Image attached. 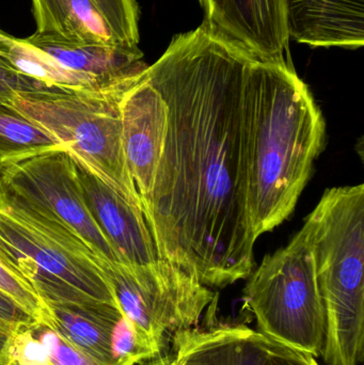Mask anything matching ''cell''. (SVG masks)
I'll return each instance as SVG.
<instances>
[{
    "label": "cell",
    "instance_id": "1",
    "mask_svg": "<svg viewBox=\"0 0 364 365\" xmlns=\"http://www.w3.org/2000/svg\"><path fill=\"white\" fill-rule=\"evenodd\" d=\"M254 59L201 25L175 36L145 72L167 124L142 214L160 259L207 287L254 270L244 93Z\"/></svg>",
    "mask_w": 364,
    "mask_h": 365
},
{
    "label": "cell",
    "instance_id": "2",
    "mask_svg": "<svg viewBox=\"0 0 364 365\" xmlns=\"http://www.w3.org/2000/svg\"><path fill=\"white\" fill-rule=\"evenodd\" d=\"M244 111L248 210L256 240L292 214L324 148L326 125L286 59L254 60Z\"/></svg>",
    "mask_w": 364,
    "mask_h": 365
},
{
    "label": "cell",
    "instance_id": "3",
    "mask_svg": "<svg viewBox=\"0 0 364 365\" xmlns=\"http://www.w3.org/2000/svg\"><path fill=\"white\" fill-rule=\"evenodd\" d=\"M324 306L327 365L364 353V185L327 189L303 225Z\"/></svg>",
    "mask_w": 364,
    "mask_h": 365
},
{
    "label": "cell",
    "instance_id": "4",
    "mask_svg": "<svg viewBox=\"0 0 364 365\" xmlns=\"http://www.w3.org/2000/svg\"><path fill=\"white\" fill-rule=\"evenodd\" d=\"M0 259L45 304H118L102 264L83 242L1 189Z\"/></svg>",
    "mask_w": 364,
    "mask_h": 365
},
{
    "label": "cell",
    "instance_id": "5",
    "mask_svg": "<svg viewBox=\"0 0 364 365\" xmlns=\"http://www.w3.org/2000/svg\"><path fill=\"white\" fill-rule=\"evenodd\" d=\"M141 74L107 89L46 87L19 92L6 103L55 136L76 164L142 212L124 156L120 109L124 94Z\"/></svg>",
    "mask_w": 364,
    "mask_h": 365
},
{
    "label": "cell",
    "instance_id": "6",
    "mask_svg": "<svg viewBox=\"0 0 364 365\" xmlns=\"http://www.w3.org/2000/svg\"><path fill=\"white\" fill-rule=\"evenodd\" d=\"M247 279L245 307L258 332L313 357L322 355L326 321L305 229L267 255Z\"/></svg>",
    "mask_w": 364,
    "mask_h": 365
},
{
    "label": "cell",
    "instance_id": "7",
    "mask_svg": "<svg viewBox=\"0 0 364 365\" xmlns=\"http://www.w3.org/2000/svg\"><path fill=\"white\" fill-rule=\"evenodd\" d=\"M104 272L122 313L162 358L169 343L198 327L218 300L196 277L164 259L145 266L115 263Z\"/></svg>",
    "mask_w": 364,
    "mask_h": 365
},
{
    "label": "cell",
    "instance_id": "8",
    "mask_svg": "<svg viewBox=\"0 0 364 365\" xmlns=\"http://www.w3.org/2000/svg\"><path fill=\"white\" fill-rule=\"evenodd\" d=\"M0 189L53 219L90 249L103 269L120 263L85 203L77 166L66 151H53L0 171Z\"/></svg>",
    "mask_w": 364,
    "mask_h": 365
},
{
    "label": "cell",
    "instance_id": "9",
    "mask_svg": "<svg viewBox=\"0 0 364 365\" xmlns=\"http://www.w3.org/2000/svg\"><path fill=\"white\" fill-rule=\"evenodd\" d=\"M203 26L216 36L267 61L286 59L290 36L286 0H200Z\"/></svg>",
    "mask_w": 364,
    "mask_h": 365
},
{
    "label": "cell",
    "instance_id": "10",
    "mask_svg": "<svg viewBox=\"0 0 364 365\" xmlns=\"http://www.w3.org/2000/svg\"><path fill=\"white\" fill-rule=\"evenodd\" d=\"M145 70L124 94L120 105L124 156L141 207L153 187L167 124L166 103L145 76Z\"/></svg>",
    "mask_w": 364,
    "mask_h": 365
},
{
    "label": "cell",
    "instance_id": "11",
    "mask_svg": "<svg viewBox=\"0 0 364 365\" xmlns=\"http://www.w3.org/2000/svg\"><path fill=\"white\" fill-rule=\"evenodd\" d=\"M76 166L88 208L120 263L145 266L160 259L142 212L93 173Z\"/></svg>",
    "mask_w": 364,
    "mask_h": 365
},
{
    "label": "cell",
    "instance_id": "12",
    "mask_svg": "<svg viewBox=\"0 0 364 365\" xmlns=\"http://www.w3.org/2000/svg\"><path fill=\"white\" fill-rule=\"evenodd\" d=\"M290 38L311 46L356 49L364 43V0H286Z\"/></svg>",
    "mask_w": 364,
    "mask_h": 365
},
{
    "label": "cell",
    "instance_id": "13",
    "mask_svg": "<svg viewBox=\"0 0 364 365\" xmlns=\"http://www.w3.org/2000/svg\"><path fill=\"white\" fill-rule=\"evenodd\" d=\"M23 41L53 58L63 68L93 77L106 87L125 83L147 68L138 46L70 41L38 32Z\"/></svg>",
    "mask_w": 364,
    "mask_h": 365
},
{
    "label": "cell",
    "instance_id": "14",
    "mask_svg": "<svg viewBox=\"0 0 364 365\" xmlns=\"http://www.w3.org/2000/svg\"><path fill=\"white\" fill-rule=\"evenodd\" d=\"M269 339L247 326L194 328L177 334L171 355L175 365H261Z\"/></svg>",
    "mask_w": 364,
    "mask_h": 365
},
{
    "label": "cell",
    "instance_id": "15",
    "mask_svg": "<svg viewBox=\"0 0 364 365\" xmlns=\"http://www.w3.org/2000/svg\"><path fill=\"white\" fill-rule=\"evenodd\" d=\"M49 327L98 365H113L111 338L123 317L118 304L46 302Z\"/></svg>",
    "mask_w": 364,
    "mask_h": 365
},
{
    "label": "cell",
    "instance_id": "16",
    "mask_svg": "<svg viewBox=\"0 0 364 365\" xmlns=\"http://www.w3.org/2000/svg\"><path fill=\"white\" fill-rule=\"evenodd\" d=\"M31 1L38 34H53L70 41L121 45L91 0Z\"/></svg>",
    "mask_w": 364,
    "mask_h": 365
},
{
    "label": "cell",
    "instance_id": "17",
    "mask_svg": "<svg viewBox=\"0 0 364 365\" xmlns=\"http://www.w3.org/2000/svg\"><path fill=\"white\" fill-rule=\"evenodd\" d=\"M53 151H66V148L8 103H0V171L15 163Z\"/></svg>",
    "mask_w": 364,
    "mask_h": 365
},
{
    "label": "cell",
    "instance_id": "18",
    "mask_svg": "<svg viewBox=\"0 0 364 365\" xmlns=\"http://www.w3.org/2000/svg\"><path fill=\"white\" fill-rule=\"evenodd\" d=\"M0 59L17 72L49 87L76 89L111 88L106 87L93 77L63 68L53 58L24 42L23 38H12L8 42L0 45Z\"/></svg>",
    "mask_w": 364,
    "mask_h": 365
},
{
    "label": "cell",
    "instance_id": "19",
    "mask_svg": "<svg viewBox=\"0 0 364 365\" xmlns=\"http://www.w3.org/2000/svg\"><path fill=\"white\" fill-rule=\"evenodd\" d=\"M118 42L136 47L139 43V10L136 0H91Z\"/></svg>",
    "mask_w": 364,
    "mask_h": 365
},
{
    "label": "cell",
    "instance_id": "20",
    "mask_svg": "<svg viewBox=\"0 0 364 365\" xmlns=\"http://www.w3.org/2000/svg\"><path fill=\"white\" fill-rule=\"evenodd\" d=\"M0 291L21 306L36 323L49 326L48 307L33 289L0 259Z\"/></svg>",
    "mask_w": 364,
    "mask_h": 365
},
{
    "label": "cell",
    "instance_id": "21",
    "mask_svg": "<svg viewBox=\"0 0 364 365\" xmlns=\"http://www.w3.org/2000/svg\"><path fill=\"white\" fill-rule=\"evenodd\" d=\"M6 365H51L46 347L36 338L30 327L11 334L4 349Z\"/></svg>",
    "mask_w": 364,
    "mask_h": 365
},
{
    "label": "cell",
    "instance_id": "22",
    "mask_svg": "<svg viewBox=\"0 0 364 365\" xmlns=\"http://www.w3.org/2000/svg\"><path fill=\"white\" fill-rule=\"evenodd\" d=\"M30 328L36 338L46 347L51 365H98L83 351L64 340L49 326L36 323Z\"/></svg>",
    "mask_w": 364,
    "mask_h": 365
},
{
    "label": "cell",
    "instance_id": "23",
    "mask_svg": "<svg viewBox=\"0 0 364 365\" xmlns=\"http://www.w3.org/2000/svg\"><path fill=\"white\" fill-rule=\"evenodd\" d=\"M49 87L17 72L0 59V103H6L19 92L34 91Z\"/></svg>",
    "mask_w": 364,
    "mask_h": 365
},
{
    "label": "cell",
    "instance_id": "24",
    "mask_svg": "<svg viewBox=\"0 0 364 365\" xmlns=\"http://www.w3.org/2000/svg\"><path fill=\"white\" fill-rule=\"evenodd\" d=\"M261 365H320L313 356L269 339L266 355Z\"/></svg>",
    "mask_w": 364,
    "mask_h": 365
},
{
    "label": "cell",
    "instance_id": "25",
    "mask_svg": "<svg viewBox=\"0 0 364 365\" xmlns=\"http://www.w3.org/2000/svg\"><path fill=\"white\" fill-rule=\"evenodd\" d=\"M0 322L12 329L30 327L36 322L8 295L0 291Z\"/></svg>",
    "mask_w": 364,
    "mask_h": 365
},
{
    "label": "cell",
    "instance_id": "26",
    "mask_svg": "<svg viewBox=\"0 0 364 365\" xmlns=\"http://www.w3.org/2000/svg\"><path fill=\"white\" fill-rule=\"evenodd\" d=\"M13 331L15 330L0 322V365H6L4 349H6V343Z\"/></svg>",
    "mask_w": 364,
    "mask_h": 365
},
{
    "label": "cell",
    "instance_id": "27",
    "mask_svg": "<svg viewBox=\"0 0 364 365\" xmlns=\"http://www.w3.org/2000/svg\"><path fill=\"white\" fill-rule=\"evenodd\" d=\"M12 38V36H10V34H6V32L2 31V30L0 29V45L4 44V43L8 42V41H10L11 38Z\"/></svg>",
    "mask_w": 364,
    "mask_h": 365
},
{
    "label": "cell",
    "instance_id": "28",
    "mask_svg": "<svg viewBox=\"0 0 364 365\" xmlns=\"http://www.w3.org/2000/svg\"><path fill=\"white\" fill-rule=\"evenodd\" d=\"M168 359H169V358H166V359L154 360V361L147 362V364H141V365H164L165 364H166V361Z\"/></svg>",
    "mask_w": 364,
    "mask_h": 365
},
{
    "label": "cell",
    "instance_id": "29",
    "mask_svg": "<svg viewBox=\"0 0 364 365\" xmlns=\"http://www.w3.org/2000/svg\"><path fill=\"white\" fill-rule=\"evenodd\" d=\"M169 358H170V357H169ZM164 365H175V362H173L172 359H168V360H167L166 364H165Z\"/></svg>",
    "mask_w": 364,
    "mask_h": 365
},
{
    "label": "cell",
    "instance_id": "30",
    "mask_svg": "<svg viewBox=\"0 0 364 365\" xmlns=\"http://www.w3.org/2000/svg\"></svg>",
    "mask_w": 364,
    "mask_h": 365
}]
</instances>
